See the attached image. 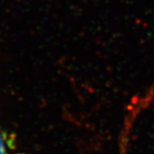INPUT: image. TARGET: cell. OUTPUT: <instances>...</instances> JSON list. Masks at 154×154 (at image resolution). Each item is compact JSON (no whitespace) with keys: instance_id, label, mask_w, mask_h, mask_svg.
I'll list each match as a JSON object with an SVG mask.
<instances>
[{"instance_id":"1","label":"cell","mask_w":154,"mask_h":154,"mask_svg":"<svg viewBox=\"0 0 154 154\" xmlns=\"http://www.w3.org/2000/svg\"><path fill=\"white\" fill-rule=\"evenodd\" d=\"M0 154H24L19 150L15 139L0 127Z\"/></svg>"}]
</instances>
